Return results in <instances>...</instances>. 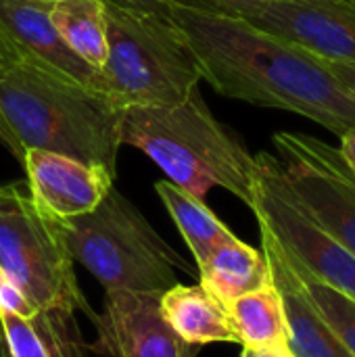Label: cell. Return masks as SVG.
Segmentation results:
<instances>
[{
  "label": "cell",
  "instance_id": "10",
  "mask_svg": "<svg viewBox=\"0 0 355 357\" xmlns=\"http://www.w3.org/2000/svg\"><path fill=\"white\" fill-rule=\"evenodd\" d=\"M155 293L109 291L105 314L96 320L100 351L111 357H195L197 347L184 343L165 322Z\"/></svg>",
  "mask_w": 355,
  "mask_h": 357
},
{
  "label": "cell",
  "instance_id": "19",
  "mask_svg": "<svg viewBox=\"0 0 355 357\" xmlns=\"http://www.w3.org/2000/svg\"><path fill=\"white\" fill-rule=\"evenodd\" d=\"M282 249V247H280ZM285 251V249H282ZM285 257L293 270V274L297 276V280L301 282L303 291L308 293V297L312 299V303L316 305V310L322 314V318L326 320V324L333 328V333L339 337V341L345 345V349L355 357V301L352 297L335 291L333 287L324 284L322 280H318L316 276H312L305 268H301L297 261H293L287 251Z\"/></svg>",
  "mask_w": 355,
  "mask_h": 357
},
{
  "label": "cell",
  "instance_id": "17",
  "mask_svg": "<svg viewBox=\"0 0 355 357\" xmlns=\"http://www.w3.org/2000/svg\"><path fill=\"white\" fill-rule=\"evenodd\" d=\"M226 310L243 347L253 351L289 349L282 301L272 282L226 303Z\"/></svg>",
  "mask_w": 355,
  "mask_h": 357
},
{
  "label": "cell",
  "instance_id": "4",
  "mask_svg": "<svg viewBox=\"0 0 355 357\" xmlns=\"http://www.w3.org/2000/svg\"><path fill=\"white\" fill-rule=\"evenodd\" d=\"M50 222L69 257L84 266L107 293L161 295L178 284L176 270H188L186 261L115 188L94 211L65 220L50 218Z\"/></svg>",
  "mask_w": 355,
  "mask_h": 357
},
{
  "label": "cell",
  "instance_id": "29",
  "mask_svg": "<svg viewBox=\"0 0 355 357\" xmlns=\"http://www.w3.org/2000/svg\"><path fill=\"white\" fill-rule=\"evenodd\" d=\"M257 357H293L289 349H272V351H255Z\"/></svg>",
  "mask_w": 355,
  "mask_h": 357
},
{
  "label": "cell",
  "instance_id": "15",
  "mask_svg": "<svg viewBox=\"0 0 355 357\" xmlns=\"http://www.w3.org/2000/svg\"><path fill=\"white\" fill-rule=\"evenodd\" d=\"M199 284L213 293L224 305L272 282L266 255L241 238L220 245L199 266Z\"/></svg>",
  "mask_w": 355,
  "mask_h": 357
},
{
  "label": "cell",
  "instance_id": "24",
  "mask_svg": "<svg viewBox=\"0 0 355 357\" xmlns=\"http://www.w3.org/2000/svg\"><path fill=\"white\" fill-rule=\"evenodd\" d=\"M324 63L328 65L331 73L355 96V65H349V63H335V61H324Z\"/></svg>",
  "mask_w": 355,
  "mask_h": 357
},
{
  "label": "cell",
  "instance_id": "26",
  "mask_svg": "<svg viewBox=\"0 0 355 357\" xmlns=\"http://www.w3.org/2000/svg\"><path fill=\"white\" fill-rule=\"evenodd\" d=\"M341 140V146H339V153L343 155V159L347 161V165L352 167V172L355 174V128L354 130H347L339 136Z\"/></svg>",
  "mask_w": 355,
  "mask_h": 357
},
{
  "label": "cell",
  "instance_id": "6",
  "mask_svg": "<svg viewBox=\"0 0 355 357\" xmlns=\"http://www.w3.org/2000/svg\"><path fill=\"white\" fill-rule=\"evenodd\" d=\"M0 272L19 287L36 312L84 310L96 318L80 293L73 259L50 218L19 182L0 186Z\"/></svg>",
  "mask_w": 355,
  "mask_h": 357
},
{
  "label": "cell",
  "instance_id": "2",
  "mask_svg": "<svg viewBox=\"0 0 355 357\" xmlns=\"http://www.w3.org/2000/svg\"><path fill=\"white\" fill-rule=\"evenodd\" d=\"M0 113L25 151H48L115 174L121 109L75 79L19 59L0 75Z\"/></svg>",
  "mask_w": 355,
  "mask_h": 357
},
{
  "label": "cell",
  "instance_id": "22",
  "mask_svg": "<svg viewBox=\"0 0 355 357\" xmlns=\"http://www.w3.org/2000/svg\"><path fill=\"white\" fill-rule=\"evenodd\" d=\"M169 4L192 8V10H203V13H213V15H224V17H239L241 10H245L251 4L257 2H268V0H167Z\"/></svg>",
  "mask_w": 355,
  "mask_h": 357
},
{
  "label": "cell",
  "instance_id": "20",
  "mask_svg": "<svg viewBox=\"0 0 355 357\" xmlns=\"http://www.w3.org/2000/svg\"><path fill=\"white\" fill-rule=\"evenodd\" d=\"M0 320L6 333L10 357H50L29 320L6 312H0Z\"/></svg>",
  "mask_w": 355,
  "mask_h": 357
},
{
  "label": "cell",
  "instance_id": "25",
  "mask_svg": "<svg viewBox=\"0 0 355 357\" xmlns=\"http://www.w3.org/2000/svg\"><path fill=\"white\" fill-rule=\"evenodd\" d=\"M0 144H2V146H6V149L13 153V157H17V159H21V161H23V151H21V146H19V142H17L15 134H13V132H10V128L6 126V121H4V117H2V113H0Z\"/></svg>",
  "mask_w": 355,
  "mask_h": 357
},
{
  "label": "cell",
  "instance_id": "18",
  "mask_svg": "<svg viewBox=\"0 0 355 357\" xmlns=\"http://www.w3.org/2000/svg\"><path fill=\"white\" fill-rule=\"evenodd\" d=\"M50 21L61 40L88 65L107 61V6L103 0H52Z\"/></svg>",
  "mask_w": 355,
  "mask_h": 357
},
{
  "label": "cell",
  "instance_id": "5",
  "mask_svg": "<svg viewBox=\"0 0 355 357\" xmlns=\"http://www.w3.org/2000/svg\"><path fill=\"white\" fill-rule=\"evenodd\" d=\"M105 6L109 52L98 73L111 105H176L199 88V63L169 15Z\"/></svg>",
  "mask_w": 355,
  "mask_h": 357
},
{
  "label": "cell",
  "instance_id": "27",
  "mask_svg": "<svg viewBox=\"0 0 355 357\" xmlns=\"http://www.w3.org/2000/svg\"><path fill=\"white\" fill-rule=\"evenodd\" d=\"M19 61V54H17V50L13 48V44L0 33V75L10 67V65H15Z\"/></svg>",
  "mask_w": 355,
  "mask_h": 357
},
{
  "label": "cell",
  "instance_id": "23",
  "mask_svg": "<svg viewBox=\"0 0 355 357\" xmlns=\"http://www.w3.org/2000/svg\"><path fill=\"white\" fill-rule=\"evenodd\" d=\"M107 4H115L136 13H155V15H169L167 0H103Z\"/></svg>",
  "mask_w": 355,
  "mask_h": 357
},
{
  "label": "cell",
  "instance_id": "30",
  "mask_svg": "<svg viewBox=\"0 0 355 357\" xmlns=\"http://www.w3.org/2000/svg\"><path fill=\"white\" fill-rule=\"evenodd\" d=\"M241 357H257V354H255L253 349H247V347H243V351H241Z\"/></svg>",
  "mask_w": 355,
  "mask_h": 357
},
{
  "label": "cell",
  "instance_id": "3",
  "mask_svg": "<svg viewBox=\"0 0 355 357\" xmlns=\"http://www.w3.org/2000/svg\"><path fill=\"white\" fill-rule=\"evenodd\" d=\"M119 142L140 149L197 199L220 186L251 207L255 157L213 117L199 88L176 105L121 109Z\"/></svg>",
  "mask_w": 355,
  "mask_h": 357
},
{
  "label": "cell",
  "instance_id": "14",
  "mask_svg": "<svg viewBox=\"0 0 355 357\" xmlns=\"http://www.w3.org/2000/svg\"><path fill=\"white\" fill-rule=\"evenodd\" d=\"M161 316L188 345L239 343L226 305L201 284H176L159 297Z\"/></svg>",
  "mask_w": 355,
  "mask_h": 357
},
{
  "label": "cell",
  "instance_id": "8",
  "mask_svg": "<svg viewBox=\"0 0 355 357\" xmlns=\"http://www.w3.org/2000/svg\"><path fill=\"white\" fill-rule=\"evenodd\" d=\"M280 172L303 209L355 253V174L337 146L301 132L272 138Z\"/></svg>",
  "mask_w": 355,
  "mask_h": 357
},
{
  "label": "cell",
  "instance_id": "28",
  "mask_svg": "<svg viewBox=\"0 0 355 357\" xmlns=\"http://www.w3.org/2000/svg\"><path fill=\"white\" fill-rule=\"evenodd\" d=\"M0 357H10L8 343H6V333H4V326H2V320H0Z\"/></svg>",
  "mask_w": 355,
  "mask_h": 357
},
{
  "label": "cell",
  "instance_id": "7",
  "mask_svg": "<svg viewBox=\"0 0 355 357\" xmlns=\"http://www.w3.org/2000/svg\"><path fill=\"white\" fill-rule=\"evenodd\" d=\"M251 211L293 261L355 301V253L303 209L270 153L255 157Z\"/></svg>",
  "mask_w": 355,
  "mask_h": 357
},
{
  "label": "cell",
  "instance_id": "9",
  "mask_svg": "<svg viewBox=\"0 0 355 357\" xmlns=\"http://www.w3.org/2000/svg\"><path fill=\"white\" fill-rule=\"evenodd\" d=\"M239 19L318 59L355 65V0H268Z\"/></svg>",
  "mask_w": 355,
  "mask_h": 357
},
{
  "label": "cell",
  "instance_id": "12",
  "mask_svg": "<svg viewBox=\"0 0 355 357\" xmlns=\"http://www.w3.org/2000/svg\"><path fill=\"white\" fill-rule=\"evenodd\" d=\"M50 4L52 0H0V33L13 44L19 59L100 92L98 69L61 40L50 21Z\"/></svg>",
  "mask_w": 355,
  "mask_h": 357
},
{
  "label": "cell",
  "instance_id": "1",
  "mask_svg": "<svg viewBox=\"0 0 355 357\" xmlns=\"http://www.w3.org/2000/svg\"><path fill=\"white\" fill-rule=\"evenodd\" d=\"M169 17L218 94L303 115L339 136L355 128V96L322 59L239 17L176 4Z\"/></svg>",
  "mask_w": 355,
  "mask_h": 357
},
{
  "label": "cell",
  "instance_id": "13",
  "mask_svg": "<svg viewBox=\"0 0 355 357\" xmlns=\"http://www.w3.org/2000/svg\"><path fill=\"white\" fill-rule=\"evenodd\" d=\"M262 253L266 255L272 284L280 295L282 314L287 324V347L293 357H354L333 328L326 324L322 314L316 310L301 282L293 274L285 251L272 232L259 224Z\"/></svg>",
  "mask_w": 355,
  "mask_h": 357
},
{
  "label": "cell",
  "instance_id": "21",
  "mask_svg": "<svg viewBox=\"0 0 355 357\" xmlns=\"http://www.w3.org/2000/svg\"><path fill=\"white\" fill-rule=\"evenodd\" d=\"M0 312L15 314L25 320H31L38 314L33 305L27 301V297L19 291V287L2 272H0Z\"/></svg>",
  "mask_w": 355,
  "mask_h": 357
},
{
  "label": "cell",
  "instance_id": "16",
  "mask_svg": "<svg viewBox=\"0 0 355 357\" xmlns=\"http://www.w3.org/2000/svg\"><path fill=\"white\" fill-rule=\"evenodd\" d=\"M155 190L188 249L192 251L197 266H201L220 245L236 238L230 228L205 205L203 199H197L172 180L157 182Z\"/></svg>",
  "mask_w": 355,
  "mask_h": 357
},
{
  "label": "cell",
  "instance_id": "11",
  "mask_svg": "<svg viewBox=\"0 0 355 357\" xmlns=\"http://www.w3.org/2000/svg\"><path fill=\"white\" fill-rule=\"evenodd\" d=\"M23 165L36 205L46 215L59 220L94 211L115 180V174L100 165L36 149L25 151Z\"/></svg>",
  "mask_w": 355,
  "mask_h": 357
}]
</instances>
